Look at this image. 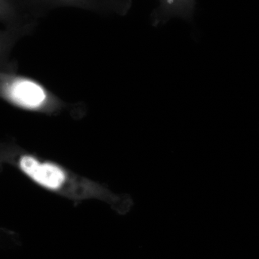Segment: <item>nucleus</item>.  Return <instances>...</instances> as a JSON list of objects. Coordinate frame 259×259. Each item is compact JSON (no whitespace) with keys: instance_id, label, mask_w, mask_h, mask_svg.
I'll list each match as a JSON object with an SVG mask.
<instances>
[{"instance_id":"obj_4","label":"nucleus","mask_w":259,"mask_h":259,"mask_svg":"<svg viewBox=\"0 0 259 259\" xmlns=\"http://www.w3.org/2000/svg\"><path fill=\"white\" fill-rule=\"evenodd\" d=\"M33 18L20 0H0V23L5 28L30 30Z\"/></svg>"},{"instance_id":"obj_5","label":"nucleus","mask_w":259,"mask_h":259,"mask_svg":"<svg viewBox=\"0 0 259 259\" xmlns=\"http://www.w3.org/2000/svg\"><path fill=\"white\" fill-rule=\"evenodd\" d=\"M159 15L155 18V23L161 22L163 19L178 16L190 18L193 13L194 0H159Z\"/></svg>"},{"instance_id":"obj_1","label":"nucleus","mask_w":259,"mask_h":259,"mask_svg":"<svg viewBox=\"0 0 259 259\" xmlns=\"http://www.w3.org/2000/svg\"><path fill=\"white\" fill-rule=\"evenodd\" d=\"M4 165L16 168L40 188L76 203L92 199L101 201L120 214L127 212L132 206L127 196L115 193L107 186L14 143H0V168Z\"/></svg>"},{"instance_id":"obj_3","label":"nucleus","mask_w":259,"mask_h":259,"mask_svg":"<svg viewBox=\"0 0 259 259\" xmlns=\"http://www.w3.org/2000/svg\"><path fill=\"white\" fill-rule=\"evenodd\" d=\"M25 8L32 15L40 10L72 7L93 11H108L113 10L114 0H20Z\"/></svg>"},{"instance_id":"obj_6","label":"nucleus","mask_w":259,"mask_h":259,"mask_svg":"<svg viewBox=\"0 0 259 259\" xmlns=\"http://www.w3.org/2000/svg\"><path fill=\"white\" fill-rule=\"evenodd\" d=\"M28 29L5 28L0 30V65L11 64L10 54L18 40L29 32Z\"/></svg>"},{"instance_id":"obj_2","label":"nucleus","mask_w":259,"mask_h":259,"mask_svg":"<svg viewBox=\"0 0 259 259\" xmlns=\"http://www.w3.org/2000/svg\"><path fill=\"white\" fill-rule=\"evenodd\" d=\"M0 99L20 110L57 115L67 103L36 80L18 74L16 64L0 65Z\"/></svg>"}]
</instances>
